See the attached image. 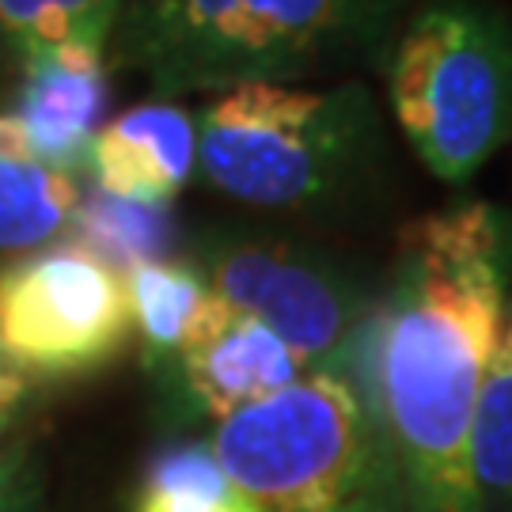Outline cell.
<instances>
[{"label": "cell", "mask_w": 512, "mask_h": 512, "mask_svg": "<svg viewBox=\"0 0 512 512\" xmlns=\"http://www.w3.org/2000/svg\"><path fill=\"white\" fill-rule=\"evenodd\" d=\"M421 0H122L118 61L164 95L293 84L391 50Z\"/></svg>", "instance_id": "cell-2"}, {"label": "cell", "mask_w": 512, "mask_h": 512, "mask_svg": "<svg viewBox=\"0 0 512 512\" xmlns=\"http://www.w3.org/2000/svg\"><path fill=\"white\" fill-rule=\"evenodd\" d=\"M129 300V323L141 334L148 361H175L198 311L209 300V285L194 266L183 262H145L122 274Z\"/></svg>", "instance_id": "cell-14"}, {"label": "cell", "mask_w": 512, "mask_h": 512, "mask_svg": "<svg viewBox=\"0 0 512 512\" xmlns=\"http://www.w3.org/2000/svg\"><path fill=\"white\" fill-rule=\"evenodd\" d=\"M471 482L478 512H512V296L471 418Z\"/></svg>", "instance_id": "cell-12"}, {"label": "cell", "mask_w": 512, "mask_h": 512, "mask_svg": "<svg viewBox=\"0 0 512 512\" xmlns=\"http://www.w3.org/2000/svg\"><path fill=\"white\" fill-rule=\"evenodd\" d=\"M69 243L103 258L110 270L129 274L145 262H160L171 251L175 224L167 205L118 198L110 190L92 186V194H80L69 220Z\"/></svg>", "instance_id": "cell-13"}, {"label": "cell", "mask_w": 512, "mask_h": 512, "mask_svg": "<svg viewBox=\"0 0 512 512\" xmlns=\"http://www.w3.org/2000/svg\"><path fill=\"white\" fill-rule=\"evenodd\" d=\"M175 365L186 395L217 421L311 372L274 330L213 293L175 353Z\"/></svg>", "instance_id": "cell-8"}, {"label": "cell", "mask_w": 512, "mask_h": 512, "mask_svg": "<svg viewBox=\"0 0 512 512\" xmlns=\"http://www.w3.org/2000/svg\"><path fill=\"white\" fill-rule=\"evenodd\" d=\"M122 0H0V35L19 57L54 46L107 50Z\"/></svg>", "instance_id": "cell-16"}, {"label": "cell", "mask_w": 512, "mask_h": 512, "mask_svg": "<svg viewBox=\"0 0 512 512\" xmlns=\"http://www.w3.org/2000/svg\"><path fill=\"white\" fill-rule=\"evenodd\" d=\"M0 512H31V478L19 459H0Z\"/></svg>", "instance_id": "cell-17"}, {"label": "cell", "mask_w": 512, "mask_h": 512, "mask_svg": "<svg viewBox=\"0 0 512 512\" xmlns=\"http://www.w3.org/2000/svg\"><path fill=\"white\" fill-rule=\"evenodd\" d=\"M107 50L54 46L23 57L12 122L19 126L31 156L46 167L80 179L88 171L99 118L107 110Z\"/></svg>", "instance_id": "cell-9"}, {"label": "cell", "mask_w": 512, "mask_h": 512, "mask_svg": "<svg viewBox=\"0 0 512 512\" xmlns=\"http://www.w3.org/2000/svg\"><path fill=\"white\" fill-rule=\"evenodd\" d=\"M202 277L209 293L274 330L311 372L346 357L361 334V300L346 277L285 243H217Z\"/></svg>", "instance_id": "cell-7"}, {"label": "cell", "mask_w": 512, "mask_h": 512, "mask_svg": "<svg viewBox=\"0 0 512 512\" xmlns=\"http://www.w3.org/2000/svg\"><path fill=\"white\" fill-rule=\"evenodd\" d=\"M380 156L384 126L365 84H239L198 122V167L209 186L270 213L342 202L376 175Z\"/></svg>", "instance_id": "cell-3"}, {"label": "cell", "mask_w": 512, "mask_h": 512, "mask_svg": "<svg viewBox=\"0 0 512 512\" xmlns=\"http://www.w3.org/2000/svg\"><path fill=\"white\" fill-rule=\"evenodd\" d=\"M391 114L425 171L475 179L512 137V23L486 0H425L387 50Z\"/></svg>", "instance_id": "cell-5"}, {"label": "cell", "mask_w": 512, "mask_h": 512, "mask_svg": "<svg viewBox=\"0 0 512 512\" xmlns=\"http://www.w3.org/2000/svg\"><path fill=\"white\" fill-rule=\"evenodd\" d=\"M198 167V122L183 107L156 99L118 114L95 133L88 171L99 190L167 205Z\"/></svg>", "instance_id": "cell-10"}, {"label": "cell", "mask_w": 512, "mask_h": 512, "mask_svg": "<svg viewBox=\"0 0 512 512\" xmlns=\"http://www.w3.org/2000/svg\"><path fill=\"white\" fill-rule=\"evenodd\" d=\"M129 330L122 274L76 243L0 270V357L16 372H88L122 349Z\"/></svg>", "instance_id": "cell-6"}, {"label": "cell", "mask_w": 512, "mask_h": 512, "mask_svg": "<svg viewBox=\"0 0 512 512\" xmlns=\"http://www.w3.org/2000/svg\"><path fill=\"white\" fill-rule=\"evenodd\" d=\"M209 448L258 512H403L372 410L334 368L232 410Z\"/></svg>", "instance_id": "cell-4"}, {"label": "cell", "mask_w": 512, "mask_h": 512, "mask_svg": "<svg viewBox=\"0 0 512 512\" xmlns=\"http://www.w3.org/2000/svg\"><path fill=\"white\" fill-rule=\"evenodd\" d=\"M509 285L512 220L497 205H448L403 232L391 285L357 334L403 512H478L471 418Z\"/></svg>", "instance_id": "cell-1"}, {"label": "cell", "mask_w": 512, "mask_h": 512, "mask_svg": "<svg viewBox=\"0 0 512 512\" xmlns=\"http://www.w3.org/2000/svg\"><path fill=\"white\" fill-rule=\"evenodd\" d=\"M133 512H258L255 501L228 478L209 440L164 448L148 463Z\"/></svg>", "instance_id": "cell-15"}, {"label": "cell", "mask_w": 512, "mask_h": 512, "mask_svg": "<svg viewBox=\"0 0 512 512\" xmlns=\"http://www.w3.org/2000/svg\"><path fill=\"white\" fill-rule=\"evenodd\" d=\"M80 183L31 156L19 126L0 114V255H31L69 232Z\"/></svg>", "instance_id": "cell-11"}, {"label": "cell", "mask_w": 512, "mask_h": 512, "mask_svg": "<svg viewBox=\"0 0 512 512\" xmlns=\"http://www.w3.org/2000/svg\"><path fill=\"white\" fill-rule=\"evenodd\" d=\"M23 395H27L23 372H16V368L0 357V444H4L8 429H12V421H16L19 406H23Z\"/></svg>", "instance_id": "cell-18"}]
</instances>
